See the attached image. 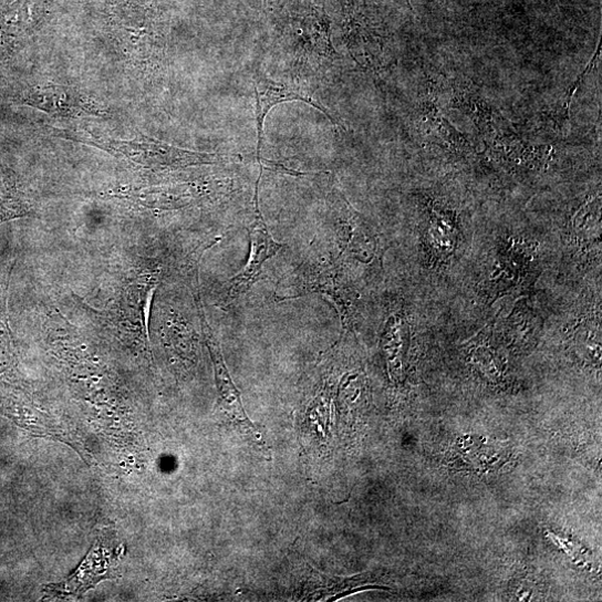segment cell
<instances>
[{
	"instance_id": "6da1fadb",
	"label": "cell",
	"mask_w": 602,
	"mask_h": 602,
	"mask_svg": "<svg viewBox=\"0 0 602 602\" xmlns=\"http://www.w3.org/2000/svg\"><path fill=\"white\" fill-rule=\"evenodd\" d=\"M62 136L96 146L108 154L121 156L135 165L150 170H180L190 167L215 165L219 160L216 155L196 153V150L180 148L145 136L128 141L114 139L90 129Z\"/></svg>"
},
{
	"instance_id": "7a4b0ae2",
	"label": "cell",
	"mask_w": 602,
	"mask_h": 602,
	"mask_svg": "<svg viewBox=\"0 0 602 602\" xmlns=\"http://www.w3.org/2000/svg\"><path fill=\"white\" fill-rule=\"evenodd\" d=\"M346 283L339 261L331 257L309 259L279 283L274 298L286 301L322 293L335 305L344 328L349 330L354 324V312Z\"/></svg>"
},
{
	"instance_id": "3957f363",
	"label": "cell",
	"mask_w": 602,
	"mask_h": 602,
	"mask_svg": "<svg viewBox=\"0 0 602 602\" xmlns=\"http://www.w3.org/2000/svg\"><path fill=\"white\" fill-rule=\"evenodd\" d=\"M107 21L112 38L136 61L146 60L157 41V15L148 0H108Z\"/></svg>"
},
{
	"instance_id": "277c9868",
	"label": "cell",
	"mask_w": 602,
	"mask_h": 602,
	"mask_svg": "<svg viewBox=\"0 0 602 602\" xmlns=\"http://www.w3.org/2000/svg\"><path fill=\"white\" fill-rule=\"evenodd\" d=\"M194 293L199 310L205 341L214 363L220 405L233 425H236L243 434L250 436V438L261 448L268 450L266 442L243 408L240 392L230 376L220 344L207 321L198 283L194 286Z\"/></svg>"
},
{
	"instance_id": "5b68a950",
	"label": "cell",
	"mask_w": 602,
	"mask_h": 602,
	"mask_svg": "<svg viewBox=\"0 0 602 602\" xmlns=\"http://www.w3.org/2000/svg\"><path fill=\"white\" fill-rule=\"evenodd\" d=\"M250 238V252L245 267L231 280L226 295L221 301L224 309L230 308L237 299L242 297L258 278L263 263L274 257L283 245L277 242L259 208V196H255V218L248 229Z\"/></svg>"
},
{
	"instance_id": "8992f818",
	"label": "cell",
	"mask_w": 602,
	"mask_h": 602,
	"mask_svg": "<svg viewBox=\"0 0 602 602\" xmlns=\"http://www.w3.org/2000/svg\"><path fill=\"white\" fill-rule=\"evenodd\" d=\"M256 97L257 123V162L260 165V149L262 145V132L264 118L270 110L284 102L301 101L324 113L333 123L335 118L330 111L314 98V91L310 85L297 81H276L267 76L257 75L253 81Z\"/></svg>"
},
{
	"instance_id": "52a82bcc",
	"label": "cell",
	"mask_w": 602,
	"mask_h": 602,
	"mask_svg": "<svg viewBox=\"0 0 602 602\" xmlns=\"http://www.w3.org/2000/svg\"><path fill=\"white\" fill-rule=\"evenodd\" d=\"M20 103L62 117L102 116V111L93 101L76 89L61 84H49L23 93Z\"/></svg>"
},
{
	"instance_id": "ba28073f",
	"label": "cell",
	"mask_w": 602,
	"mask_h": 602,
	"mask_svg": "<svg viewBox=\"0 0 602 602\" xmlns=\"http://www.w3.org/2000/svg\"><path fill=\"white\" fill-rule=\"evenodd\" d=\"M335 210L343 228L346 251L370 262L377 251V240L366 220L355 211L343 194L334 190Z\"/></svg>"
},
{
	"instance_id": "9c48e42d",
	"label": "cell",
	"mask_w": 602,
	"mask_h": 602,
	"mask_svg": "<svg viewBox=\"0 0 602 602\" xmlns=\"http://www.w3.org/2000/svg\"><path fill=\"white\" fill-rule=\"evenodd\" d=\"M112 552L104 541H98L77 572L60 584L50 585V592L55 596H80L86 590L94 587L103 578L107 577Z\"/></svg>"
},
{
	"instance_id": "30bf717a",
	"label": "cell",
	"mask_w": 602,
	"mask_h": 602,
	"mask_svg": "<svg viewBox=\"0 0 602 602\" xmlns=\"http://www.w3.org/2000/svg\"><path fill=\"white\" fill-rule=\"evenodd\" d=\"M418 121L419 127L424 131L425 135L435 138L437 144L460 150L471 149L473 146L466 136L440 115L437 98L434 94H429L421 103Z\"/></svg>"
},
{
	"instance_id": "8fae6325",
	"label": "cell",
	"mask_w": 602,
	"mask_h": 602,
	"mask_svg": "<svg viewBox=\"0 0 602 602\" xmlns=\"http://www.w3.org/2000/svg\"><path fill=\"white\" fill-rule=\"evenodd\" d=\"M32 25L33 15L25 0L0 15V63L15 53Z\"/></svg>"
},
{
	"instance_id": "7c38bea8",
	"label": "cell",
	"mask_w": 602,
	"mask_h": 602,
	"mask_svg": "<svg viewBox=\"0 0 602 602\" xmlns=\"http://www.w3.org/2000/svg\"><path fill=\"white\" fill-rule=\"evenodd\" d=\"M455 458L467 470L487 473L504 463L505 452L501 448L488 445L484 438L469 437L460 439L455 447Z\"/></svg>"
},
{
	"instance_id": "4fadbf2b",
	"label": "cell",
	"mask_w": 602,
	"mask_h": 602,
	"mask_svg": "<svg viewBox=\"0 0 602 602\" xmlns=\"http://www.w3.org/2000/svg\"><path fill=\"white\" fill-rule=\"evenodd\" d=\"M321 579L320 587L315 589L309 596V600H323L328 596H341V592L346 594L347 590H354L355 588L370 581V574H361L354 578H330L321 573H316Z\"/></svg>"
}]
</instances>
